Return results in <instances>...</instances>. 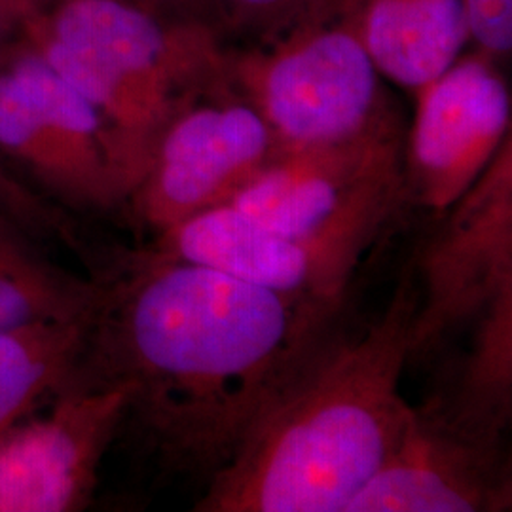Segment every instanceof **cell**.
I'll return each instance as SVG.
<instances>
[{"instance_id": "cell-16", "label": "cell", "mask_w": 512, "mask_h": 512, "mask_svg": "<svg viewBox=\"0 0 512 512\" xmlns=\"http://www.w3.org/2000/svg\"><path fill=\"white\" fill-rule=\"evenodd\" d=\"M0 211L21 222L37 238L73 241V230L63 213L40 196L33 186L21 181L0 156Z\"/></svg>"}, {"instance_id": "cell-10", "label": "cell", "mask_w": 512, "mask_h": 512, "mask_svg": "<svg viewBox=\"0 0 512 512\" xmlns=\"http://www.w3.org/2000/svg\"><path fill=\"white\" fill-rule=\"evenodd\" d=\"M128 403L124 385H63L0 431V512L84 509L103 456L122 433Z\"/></svg>"}, {"instance_id": "cell-11", "label": "cell", "mask_w": 512, "mask_h": 512, "mask_svg": "<svg viewBox=\"0 0 512 512\" xmlns=\"http://www.w3.org/2000/svg\"><path fill=\"white\" fill-rule=\"evenodd\" d=\"M512 503L505 440L473 429L431 399L346 512H501Z\"/></svg>"}, {"instance_id": "cell-19", "label": "cell", "mask_w": 512, "mask_h": 512, "mask_svg": "<svg viewBox=\"0 0 512 512\" xmlns=\"http://www.w3.org/2000/svg\"><path fill=\"white\" fill-rule=\"evenodd\" d=\"M42 6L40 0H0V55L23 38L27 23Z\"/></svg>"}, {"instance_id": "cell-13", "label": "cell", "mask_w": 512, "mask_h": 512, "mask_svg": "<svg viewBox=\"0 0 512 512\" xmlns=\"http://www.w3.org/2000/svg\"><path fill=\"white\" fill-rule=\"evenodd\" d=\"M357 23L382 78L414 92L454 65L469 42L463 0H357Z\"/></svg>"}, {"instance_id": "cell-17", "label": "cell", "mask_w": 512, "mask_h": 512, "mask_svg": "<svg viewBox=\"0 0 512 512\" xmlns=\"http://www.w3.org/2000/svg\"><path fill=\"white\" fill-rule=\"evenodd\" d=\"M311 0H215L220 35H238L253 40L272 37L294 18H298Z\"/></svg>"}, {"instance_id": "cell-20", "label": "cell", "mask_w": 512, "mask_h": 512, "mask_svg": "<svg viewBox=\"0 0 512 512\" xmlns=\"http://www.w3.org/2000/svg\"><path fill=\"white\" fill-rule=\"evenodd\" d=\"M143 2H147L148 6L164 12L171 18L203 23V25L215 29L220 35L215 0H143Z\"/></svg>"}, {"instance_id": "cell-6", "label": "cell", "mask_w": 512, "mask_h": 512, "mask_svg": "<svg viewBox=\"0 0 512 512\" xmlns=\"http://www.w3.org/2000/svg\"><path fill=\"white\" fill-rule=\"evenodd\" d=\"M0 156L46 200L78 211L126 205L133 188L101 114L25 38L0 55Z\"/></svg>"}, {"instance_id": "cell-1", "label": "cell", "mask_w": 512, "mask_h": 512, "mask_svg": "<svg viewBox=\"0 0 512 512\" xmlns=\"http://www.w3.org/2000/svg\"><path fill=\"white\" fill-rule=\"evenodd\" d=\"M97 300L65 385L129 389L122 431L173 475L203 482L340 319L344 300L293 298L162 255L122 256Z\"/></svg>"}, {"instance_id": "cell-5", "label": "cell", "mask_w": 512, "mask_h": 512, "mask_svg": "<svg viewBox=\"0 0 512 512\" xmlns=\"http://www.w3.org/2000/svg\"><path fill=\"white\" fill-rule=\"evenodd\" d=\"M228 203L281 236L363 258L406 203L401 120L279 150Z\"/></svg>"}, {"instance_id": "cell-2", "label": "cell", "mask_w": 512, "mask_h": 512, "mask_svg": "<svg viewBox=\"0 0 512 512\" xmlns=\"http://www.w3.org/2000/svg\"><path fill=\"white\" fill-rule=\"evenodd\" d=\"M418 287L412 264L365 329L338 321L283 387L232 461L211 476L198 512H346L403 435Z\"/></svg>"}, {"instance_id": "cell-12", "label": "cell", "mask_w": 512, "mask_h": 512, "mask_svg": "<svg viewBox=\"0 0 512 512\" xmlns=\"http://www.w3.org/2000/svg\"><path fill=\"white\" fill-rule=\"evenodd\" d=\"M272 293L338 302L361 258L281 236L224 203L156 234L148 245Z\"/></svg>"}, {"instance_id": "cell-14", "label": "cell", "mask_w": 512, "mask_h": 512, "mask_svg": "<svg viewBox=\"0 0 512 512\" xmlns=\"http://www.w3.org/2000/svg\"><path fill=\"white\" fill-rule=\"evenodd\" d=\"M37 236L0 211V330L35 323L88 321L97 281L54 264Z\"/></svg>"}, {"instance_id": "cell-8", "label": "cell", "mask_w": 512, "mask_h": 512, "mask_svg": "<svg viewBox=\"0 0 512 512\" xmlns=\"http://www.w3.org/2000/svg\"><path fill=\"white\" fill-rule=\"evenodd\" d=\"M437 220L439 228L410 262L418 287L410 361L512 293L511 139Z\"/></svg>"}, {"instance_id": "cell-7", "label": "cell", "mask_w": 512, "mask_h": 512, "mask_svg": "<svg viewBox=\"0 0 512 512\" xmlns=\"http://www.w3.org/2000/svg\"><path fill=\"white\" fill-rule=\"evenodd\" d=\"M277 152L268 124L224 78L169 120L126 205L156 236L230 202Z\"/></svg>"}, {"instance_id": "cell-3", "label": "cell", "mask_w": 512, "mask_h": 512, "mask_svg": "<svg viewBox=\"0 0 512 512\" xmlns=\"http://www.w3.org/2000/svg\"><path fill=\"white\" fill-rule=\"evenodd\" d=\"M23 38L101 114L133 186L169 120L226 78L215 29L143 0H57Z\"/></svg>"}, {"instance_id": "cell-18", "label": "cell", "mask_w": 512, "mask_h": 512, "mask_svg": "<svg viewBox=\"0 0 512 512\" xmlns=\"http://www.w3.org/2000/svg\"><path fill=\"white\" fill-rule=\"evenodd\" d=\"M469 40L476 50L490 55L497 63L512 50V0H463Z\"/></svg>"}, {"instance_id": "cell-15", "label": "cell", "mask_w": 512, "mask_h": 512, "mask_svg": "<svg viewBox=\"0 0 512 512\" xmlns=\"http://www.w3.org/2000/svg\"><path fill=\"white\" fill-rule=\"evenodd\" d=\"M88 321L0 330V431L48 403L69 382Z\"/></svg>"}, {"instance_id": "cell-21", "label": "cell", "mask_w": 512, "mask_h": 512, "mask_svg": "<svg viewBox=\"0 0 512 512\" xmlns=\"http://www.w3.org/2000/svg\"><path fill=\"white\" fill-rule=\"evenodd\" d=\"M44 6H48V4H52V2H57V0H40Z\"/></svg>"}, {"instance_id": "cell-4", "label": "cell", "mask_w": 512, "mask_h": 512, "mask_svg": "<svg viewBox=\"0 0 512 512\" xmlns=\"http://www.w3.org/2000/svg\"><path fill=\"white\" fill-rule=\"evenodd\" d=\"M224 71L279 150L349 141L397 116L359 33L357 0H311L272 37L226 48Z\"/></svg>"}, {"instance_id": "cell-9", "label": "cell", "mask_w": 512, "mask_h": 512, "mask_svg": "<svg viewBox=\"0 0 512 512\" xmlns=\"http://www.w3.org/2000/svg\"><path fill=\"white\" fill-rule=\"evenodd\" d=\"M511 139V93L497 61L459 57L416 90V114L404 135L406 202L439 217L486 171Z\"/></svg>"}]
</instances>
